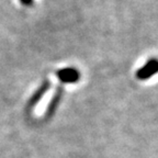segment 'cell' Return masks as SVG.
Masks as SVG:
<instances>
[{
  "instance_id": "1",
  "label": "cell",
  "mask_w": 158,
  "mask_h": 158,
  "mask_svg": "<svg viewBox=\"0 0 158 158\" xmlns=\"http://www.w3.org/2000/svg\"><path fill=\"white\" fill-rule=\"evenodd\" d=\"M158 73V59L152 58L149 59L142 68H139L136 73V77L139 80H146V79L153 77Z\"/></svg>"
},
{
  "instance_id": "2",
  "label": "cell",
  "mask_w": 158,
  "mask_h": 158,
  "mask_svg": "<svg viewBox=\"0 0 158 158\" xmlns=\"http://www.w3.org/2000/svg\"><path fill=\"white\" fill-rule=\"evenodd\" d=\"M59 80L65 84H74L77 82L80 78V73L76 68H64L59 69L56 73Z\"/></svg>"
},
{
  "instance_id": "5",
  "label": "cell",
  "mask_w": 158,
  "mask_h": 158,
  "mask_svg": "<svg viewBox=\"0 0 158 158\" xmlns=\"http://www.w3.org/2000/svg\"><path fill=\"white\" fill-rule=\"evenodd\" d=\"M20 1L24 6H27V7H30V6L33 5V0H20Z\"/></svg>"
},
{
  "instance_id": "3",
  "label": "cell",
  "mask_w": 158,
  "mask_h": 158,
  "mask_svg": "<svg viewBox=\"0 0 158 158\" xmlns=\"http://www.w3.org/2000/svg\"><path fill=\"white\" fill-rule=\"evenodd\" d=\"M48 88H49V82L48 81L43 82L42 86L40 87V89L37 90L36 92H35L34 94H33V97L31 98V100H30V102H29L30 108H33V106H34L35 104H36L37 102L41 100V98L44 96V94L47 91V90H48Z\"/></svg>"
},
{
  "instance_id": "4",
  "label": "cell",
  "mask_w": 158,
  "mask_h": 158,
  "mask_svg": "<svg viewBox=\"0 0 158 158\" xmlns=\"http://www.w3.org/2000/svg\"><path fill=\"white\" fill-rule=\"evenodd\" d=\"M60 98H62V91H60V89H59L58 91L56 92V94H55V97H53L52 101L49 102V106H48V108H47V111H46L47 118L53 115L54 111L56 110L57 106H58L59 101H60Z\"/></svg>"
}]
</instances>
